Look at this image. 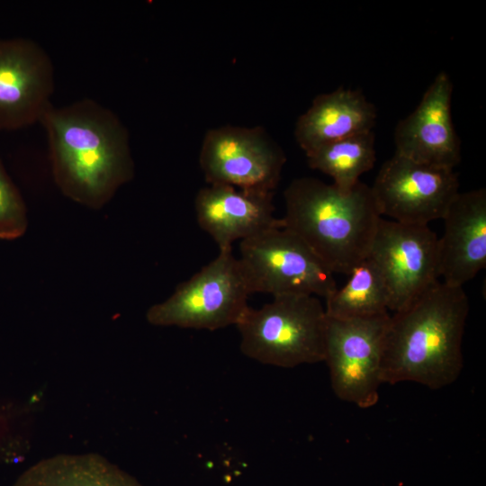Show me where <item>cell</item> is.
Listing matches in <instances>:
<instances>
[{"label": "cell", "mask_w": 486, "mask_h": 486, "mask_svg": "<svg viewBox=\"0 0 486 486\" xmlns=\"http://www.w3.org/2000/svg\"><path fill=\"white\" fill-rule=\"evenodd\" d=\"M53 179L70 200L100 209L134 176L129 133L110 109L92 99L42 115Z\"/></svg>", "instance_id": "1"}, {"label": "cell", "mask_w": 486, "mask_h": 486, "mask_svg": "<svg viewBox=\"0 0 486 486\" xmlns=\"http://www.w3.org/2000/svg\"><path fill=\"white\" fill-rule=\"evenodd\" d=\"M468 313L463 287L437 281L410 305L390 315L382 382H415L433 390L453 383L464 365L462 341Z\"/></svg>", "instance_id": "2"}, {"label": "cell", "mask_w": 486, "mask_h": 486, "mask_svg": "<svg viewBox=\"0 0 486 486\" xmlns=\"http://www.w3.org/2000/svg\"><path fill=\"white\" fill-rule=\"evenodd\" d=\"M284 197V227L334 274H349L367 257L382 218L371 186L359 181L343 193L333 184L300 177L291 182Z\"/></svg>", "instance_id": "3"}, {"label": "cell", "mask_w": 486, "mask_h": 486, "mask_svg": "<svg viewBox=\"0 0 486 486\" xmlns=\"http://www.w3.org/2000/svg\"><path fill=\"white\" fill-rule=\"evenodd\" d=\"M327 315L314 295L274 297L236 325L240 350L259 363L292 368L324 361Z\"/></svg>", "instance_id": "4"}, {"label": "cell", "mask_w": 486, "mask_h": 486, "mask_svg": "<svg viewBox=\"0 0 486 486\" xmlns=\"http://www.w3.org/2000/svg\"><path fill=\"white\" fill-rule=\"evenodd\" d=\"M249 294L232 249L220 251L170 297L151 306L146 318L155 326L213 331L238 323L249 308Z\"/></svg>", "instance_id": "5"}, {"label": "cell", "mask_w": 486, "mask_h": 486, "mask_svg": "<svg viewBox=\"0 0 486 486\" xmlns=\"http://www.w3.org/2000/svg\"><path fill=\"white\" fill-rule=\"evenodd\" d=\"M238 259L250 294H302L326 299L337 289L334 273L302 239L284 227L240 241Z\"/></svg>", "instance_id": "6"}, {"label": "cell", "mask_w": 486, "mask_h": 486, "mask_svg": "<svg viewBox=\"0 0 486 486\" xmlns=\"http://www.w3.org/2000/svg\"><path fill=\"white\" fill-rule=\"evenodd\" d=\"M388 312L364 318L327 316L325 358L331 387L342 400L366 409L376 404Z\"/></svg>", "instance_id": "7"}, {"label": "cell", "mask_w": 486, "mask_h": 486, "mask_svg": "<svg viewBox=\"0 0 486 486\" xmlns=\"http://www.w3.org/2000/svg\"><path fill=\"white\" fill-rule=\"evenodd\" d=\"M286 161L283 149L259 126L209 130L199 164L208 184L274 193Z\"/></svg>", "instance_id": "8"}, {"label": "cell", "mask_w": 486, "mask_h": 486, "mask_svg": "<svg viewBox=\"0 0 486 486\" xmlns=\"http://www.w3.org/2000/svg\"><path fill=\"white\" fill-rule=\"evenodd\" d=\"M437 241L428 225L380 219L367 257L385 284L388 310L405 309L439 281Z\"/></svg>", "instance_id": "9"}, {"label": "cell", "mask_w": 486, "mask_h": 486, "mask_svg": "<svg viewBox=\"0 0 486 486\" xmlns=\"http://www.w3.org/2000/svg\"><path fill=\"white\" fill-rule=\"evenodd\" d=\"M382 215L410 225L443 219L459 191L458 174L396 153L386 160L371 186Z\"/></svg>", "instance_id": "10"}, {"label": "cell", "mask_w": 486, "mask_h": 486, "mask_svg": "<svg viewBox=\"0 0 486 486\" xmlns=\"http://www.w3.org/2000/svg\"><path fill=\"white\" fill-rule=\"evenodd\" d=\"M54 90L53 62L38 42L0 39V131L40 122Z\"/></svg>", "instance_id": "11"}, {"label": "cell", "mask_w": 486, "mask_h": 486, "mask_svg": "<svg viewBox=\"0 0 486 486\" xmlns=\"http://www.w3.org/2000/svg\"><path fill=\"white\" fill-rule=\"evenodd\" d=\"M454 85L441 71L416 109L394 130L395 153L429 166L454 169L461 161V141L451 114Z\"/></svg>", "instance_id": "12"}, {"label": "cell", "mask_w": 486, "mask_h": 486, "mask_svg": "<svg viewBox=\"0 0 486 486\" xmlns=\"http://www.w3.org/2000/svg\"><path fill=\"white\" fill-rule=\"evenodd\" d=\"M273 197L272 192L208 184L198 191L194 200L197 222L220 251L230 250L236 240L284 226L283 219L274 216Z\"/></svg>", "instance_id": "13"}, {"label": "cell", "mask_w": 486, "mask_h": 486, "mask_svg": "<svg viewBox=\"0 0 486 486\" xmlns=\"http://www.w3.org/2000/svg\"><path fill=\"white\" fill-rule=\"evenodd\" d=\"M442 220L438 275L447 285L463 287L486 266V190L459 192Z\"/></svg>", "instance_id": "14"}, {"label": "cell", "mask_w": 486, "mask_h": 486, "mask_svg": "<svg viewBox=\"0 0 486 486\" xmlns=\"http://www.w3.org/2000/svg\"><path fill=\"white\" fill-rule=\"evenodd\" d=\"M377 111L359 90L339 87L317 95L297 120L294 137L305 155L326 144L373 130Z\"/></svg>", "instance_id": "15"}, {"label": "cell", "mask_w": 486, "mask_h": 486, "mask_svg": "<svg viewBox=\"0 0 486 486\" xmlns=\"http://www.w3.org/2000/svg\"><path fill=\"white\" fill-rule=\"evenodd\" d=\"M14 486H143L96 454H58L27 469Z\"/></svg>", "instance_id": "16"}, {"label": "cell", "mask_w": 486, "mask_h": 486, "mask_svg": "<svg viewBox=\"0 0 486 486\" xmlns=\"http://www.w3.org/2000/svg\"><path fill=\"white\" fill-rule=\"evenodd\" d=\"M306 158L310 167L329 176L337 188L348 193L376 161L374 132L371 130L326 144L306 154Z\"/></svg>", "instance_id": "17"}, {"label": "cell", "mask_w": 486, "mask_h": 486, "mask_svg": "<svg viewBox=\"0 0 486 486\" xmlns=\"http://www.w3.org/2000/svg\"><path fill=\"white\" fill-rule=\"evenodd\" d=\"M346 284L325 299V312L335 319L364 318L388 312V293L383 279L366 257L349 274Z\"/></svg>", "instance_id": "18"}, {"label": "cell", "mask_w": 486, "mask_h": 486, "mask_svg": "<svg viewBox=\"0 0 486 486\" xmlns=\"http://www.w3.org/2000/svg\"><path fill=\"white\" fill-rule=\"evenodd\" d=\"M28 226L23 199L0 161V239L22 237Z\"/></svg>", "instance_id": "19"}]
</instances>
